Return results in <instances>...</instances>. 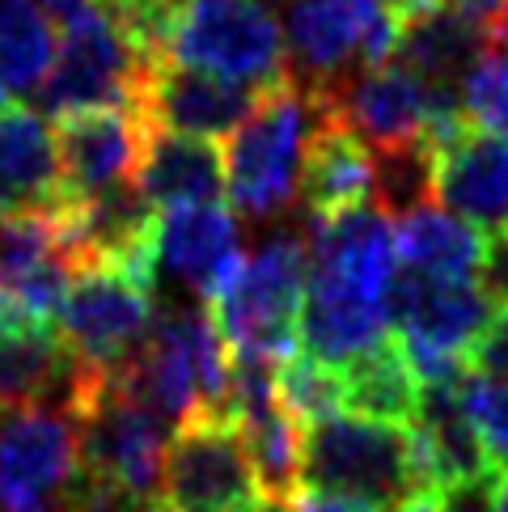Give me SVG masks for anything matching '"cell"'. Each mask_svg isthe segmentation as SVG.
I'll use <instances>...</instances> for the list:
<instances>
[{
	"instance_id": "52a82bcc",
	"label": "cell",
	"mask_w": 508,
	"mask_h": 512,
	"mask_svg": "<svg viewBox=\"0 0 508 512\" xmlns=\"http://www.w3.org/2000/svg\"><path fill=\"white\" fill-rule=\"evenodd\" d=\"M144 68L149 60L115 26V17L94 5L60 26V51L39 89V102L56 119L77 111H106V106H132L136 111Z\"/></svg>"
},
{
	"instance_id": "d4e9b609",
	"label": "cell",
	"mask_w": 508,
	"mask_h": 512,
	"mask_svg": "<svg viewBox=\"0 0 508 512\" xmlns=\"http://www.w3.org/2000/svg\"><path fill=\"white\" fill-rule=\"evenodd\" d=\"M458 402L475 436L483 441L487 457H492V466L508 474V377L470 373L458 386Z\"/></svg>"
},
{
	"instance_id": "44dd1931",
	"label": "cell",
	"mask_w": 508,
	"mask_h": 512,
	"mask_svg": "<svg viewBox=\"0 0 508 512\" xmlns=\"http://www.w3.org/2000/svg\"><path fill=\"white\" fill-rule=\"evenodd\" d=\"M343 390H348L352 415L381 419V424H403V428H411L420 419L424 386L415 377L398 335L377 343L373 352L356 356L352 364H343Z\"/></svg>"
},
{
	"instance_id": "e0dca14e",
	"label": "cell",
	"mask_w": 508,
	"mask_h": 512,
	"mask_svg": "<svg viewBox=\"0 0 508 512\" xmlns=\"http://www.w3.org/2000/svg\"><path fill=\"white\" fill-rule=\"evenodd\" d=\"M68 204L60 182L56 132L30 106L9 102L0 111V216L47 212Z\"/></svg>"
},
{
	"instance_id": "5bb4252c",
	"label": "cell",
	"mask_w": 508,
	"mask_h": 512,
	"mask_svg": "<svg viewBox=\"0 0 508 512\" xmlns=\"http://www.w3.org/2000/svg\"><path fill=\"white\" fill-rule=\"evenodd\" d=\"M98 373L72 356L51 322H17L0 331V415L26 407H77Z\"/></svg>"
},
{
	"instance_id": "ba28073f",
	"label": "cell",
	"mask_w": 508,
	"mask_h": 512,
	"mask_svg": "<svg viewBox=\"0 0 508 512\" xmlns=\"http://www.w3.org/2000/svg\"><path fill=\"white\" fill-rule=\"evenodd\" d=\"M153 288L115 263H81L60 305V335L85 369L115 373L153 331Z\"/></svg>"
},
{
	"instance_id": "8fae6325",
	"label": "cell",
	"mask_w": 508,
	"mask_h": 512,
	"mask_svg": "<svg viewBox=\"0 0 508 512\" xmlns=\"http://www.w3.org/2000/svg\"><path fill=\"white\" fill-rule=\"evenodd\" d=\"M144 136H149V123L132 106H106V111H77L56 119L60 182L68 204L136 182Z\"/></svg>"
},
{
	"instance_id": "603a6c76",
	"label": "cell",
	"mask_w": 508,
	"mask_h": 512,
	"mask_svg": "<svg viewBox=\"0 0 508 512\" xmlns=\"http://www.w3.org/2000/svg\"><path fill=\"white\" fill-rule=\"evenodd\" d=\"M276 394L280 407L297 419L301 428L331 419L339 411H348V390H343V369L322 364L314 356L297 352L293 360H284L276 369Z\"/></svg>"
},
{
	"instance_id": "484cf974",
	"label": "cell",
	"mask_w": 508,
	"mask_h": 512,
	"mask_svg": "<svg viewBox=\"0 0 508 512\" xmlns=\"http://www.w3.org/2000/svg\"><path fill=\"white\" fill-rule=\"evenodd\" d=\"M475 373H492V377H508V301L500 309V318L492 322V331L483 335L479 352H475Z\"/></svg>"
},
{
	"instance_id": "e575fe53",
	"label": "cell",
	"mask_w": 508,
	"mask_h": 512,
	"mask_svg": "<svg viewBox=\"0 0 508 512\" xmlns=\"http://www.w3.org/2000/svg\"><path fill=\"white\" fill-rule=\"evenodd\" d=\"M26 512H51V508H26Z\"/></svg>"
},
{
	"instance_id": "d6986e66",
	"label": "cell",
	"mask_w": 508,
	"mask_h": 512,
	"mask_svg": "<svg viewBox=\"0 0 508 512\" xmlns=\"http://www.w3.org/2000/svg\"><path fill=\"white\" fill-rule=\"evenodd\" d=\"M331 106V102H326ZM377 199V170L373 153L360 144L335 115H326L305 157L301 174V208L305 216H339L369 208Z\"/></svg>"
},
{
	"instance_id": "1f68e13d",
	"label": "cell",
	"mask_w": 508,
	"mask_h": 512,
	"mask_svg": "<svg viewBox=\"0 0 508 512\" xmlns=\"http://www.w3.org/2000/svg\"><path fill=\"white\" fill-rule=\"evenodd\" d=\"M492 43H496V47H508V9H504V17H500V26H496V34H492Z\"/></svg>"
},
{
	"instance_id": "836d02e7",
	"label": "cell",
	"mask_w": 508,
	"mask_h": 512,
	"mask_svg": "<svg viewBox=\"0 0 508 512\" xmlns=\"http://www.w3.org/2000/svg\"><path fill=\"white\" fill-rule=\"evenodd\" d=\"M5 106H9V98H5V89H0V111H5Z\"/></svg>"
},
{
	"instance_id": "2e32d148",
	"label": "cell",
	"mask_w": 508,
	"mask_h": 512,
	"mask_svg": "<svg viewBox=\"0 0 508 512\" xmlns=\"http://www.w3.org/2000/svg\"><path fill=\"white\" fill-rule=\"evenodd\" d=\"M398 267L415 280H441V284H475L487 280L492 267V237L466 225L441 204L415 208L394 225Z\"/></svg>"
},
{
	"instance_id": "ac0fdd59",
	"label": "cell",
	"mask_w": 508,
	"mask_h": 512,
	"mask_svg": "<svg viewBox=\"0 0 508 512\" xmlns=\"http://www.w3.org/2000/svg\"><path fill=\"white\" fill-rule=\"evenodd\" d=\"M136 187L161 212L216 204L225 195V153L216 149V140L149 127Z\"/></svg>"
},
{
	"instance_id": "4316f807",
	"label": "cell",
	"mask_w": 508,
	"mask_h": 512,
	"mask_svg": "<svg viewBox=\"0 0 508 512\" xmlns=\"http://www.w3.org/2000/svg\"><path fill=\"white\" fill-rule=\"evenodd\" d=\"M280 512H381V508H373L365 500H352V496H335V491H310V487H301Z\"/></svg>"
},
{
	"instance_id": "8992f818",
	"label": "cell",
	"mask_w": 508,
	"mask_h": 512,
	"mask_svg": "<svg viewBox=\"0 0 508 512\" xmlns=\"http://www.w3.org/2000/svg\"><path fill=\"white\" fill-rule=\"evenodd\" d=\"M166 60L246 89H271L293 77L284 26L263 0H187Z\"/></svg>"
},
{
	"instance_id": "cb8c5ba5",
	"label": "cell",
	"mask_w": 508,
	"mask_h": 512,
	"mask_svg": "<svg viewBox=\"0 0 508 512\" xmlns=\"http://www.w3.org/2000/svg\"><path fill=\"white\" fill-rule=\"evenodd\" d=\"M462 115L470 127H479L487 136L508 140V47H487L479 64L466 72L458 85Z\"/></svg>"
},
{
	"instance_id": "7402d4cb",
	"label": "cell",
	"mask_w": 508,
	"mask_h": 512,
	"mask_svg": "<svg viewBox=\"0 0 508 512\" xmlns=\"http://www.w3.org/2000/svg\"><path fill=\"white\" fill-rule=\"evenodd\" d=\"M51 60V22L39 0H0V89L39 94Z\"/></svg>"
},
{
	"instance_id": "f546056e",
	"label": "cell",
	"mask_w": 508,
	"mask_h": 512,
	"mask_svg": "<svg viewBox=\"0 0 508 512\" xmlns=\"http://www.w3.org/2000/svg\"><path fill=\"white\" fill-rule=\"evenodd\" d=\"M432 0H386V9L398 17V22H407V17H415L420 9H428Z\"/></svg>"
},
{
	"instance_id": "7c38bea8",
	"label": "cell",
	"mask_w": 508,
	"mask_h": 512,
	"mask_svg": "<svg viewBox=\"0 0 508 512\" xmlns=\"http://www.w3.org/2000/svg\"><path fill=\"white\" fill-rule=\"evenodd\" d=\"M242 254V221L225 204H195L161 212L157 221V271L191 292V301L212 305L233 284Z\"/></svg>"
},
{
	"instance_id": "d6a6232c",
	"label": "cell",
	"mask_w": 508,
	"mask_h": 512,
	"mask_svg": "<svg viewBox=\"0 0 508 512\" xmlns=\"http://www.w3.org/2000/svg\"><path fill=\"white\" fill-rule=\"evenodd\" d=\"M250 512H280V508H271V504H259V508H250Z\"/></svg>"
},
{
	"instance_id": "277c9868",
	"label": "cell",
	"mask_w": 508,
	"mask_h": 512,
	"mask_svg": "<svg viewBox=\"0 0 508 512\" xmlns=\"http://www.w3.org/2000/svg\"><path fill=\"white\" fill-rule=\"evenodd\" d=\"M301 483L310 491L365 500L381 512H398L407 500L424 496V479L415 466L411 428L381 424L352 411L305 428L301 436Z\"/></svg>"
},
{
	"instance_id": "6da1fadb",
	"label": "cell",
	"mask_w": 508,
	"mask_h": 512,
	"mask_svg": "<svg viewBox=\"0 0 508 512\" xmlns=\"http://www.w3.org/2000/svg\"><path fill=\"white\" fill-rule=\"evenodd\" d=\"M326 115H331L326 94L301 85L297 77L263 89L225 144V195L233 212L271 221L297 204L305 157Z\"/></svg>"
},
{
	"instance_id": "ffe728a7",
	"label": "cell",
	"mask_w": 508,
	"mask_h": 512,
	"mask_svg": "<svg viewBox=\"0 0 508 512\" xmlns=\"http://www.w3.org/2000/svg\"><path fill=\"white\" fill-rule=\"evenodd\" d=\"M487 47H492V34L487 30L462 22L458 13H449L441 5H428L403 22L394 56L420 81L441 85V89H458L462 77L479 64Z\"/></svg>"
},
{
	"instance_id": "3957f363",
	"label": "cell",
	"mask_w": 508,
	"mask_h": 512,
	"mask_svg": "<svg viewBox=\"0 0 508 512\" xmlns=\"http://www.w3.org/2000/svg\"><path fill=\"white\" fill-rule=\"evenodd\" d=\"M310 288V242L301 229H276L246 254L233 284L212 301V318L233 360H259L280 369L297 356L301 309Z\"/></svg>"
},
{
	"instance_id": "83f0119b",
	"label": "cell",
	"mask_w": 508,
	"mask_h": 512,
	"mask_svg": "<svg viewBox=\"0 0 508 512\" xmlns=\"http://www.w3.org/2000/svg\"><path fill=\"white\" fill-rule=\"evenodd\" d=\"M432 5H441V9H449V13H458L462 22L479 26V30H487V34H496L500 17H504V9H508V0H432Z\"/></svg>"
},
{
	"instance_id": "4dcf8cb0",
	"label": "cell",
	"mask_w": 508,
	"mask_h": 512,
	"mask_svg": "<svg viewBox=\"0 0 508 512\" xmlns=\"http://www.w3.org/2000/svg\"><path fill=\"white\" fill-rule=\"evenodd\" d=\"M487 512H508V474H500L496 487H492V508Z\"/></svg>"
},
{
	"instance_id": "f1b7e54d",
	"label": "cell",
	"mask_w": 508,
	"mask_h": 512,
	"mask_svg": "<svg viewBox=\"0 0 508 512\" xmlns=\"http://www.w3.org/2000/svg\"><path fill=\"white\" fill-rule=\"evenodd\" d=\"M398 512H449L445 504H441V496H437V491H424V496H415V500H407L403 508H398Z\"/></svg>"
},
{
	"instance_id": "30bf717a",
	"label": "cell",
	"mask_w": 508,
	"mask_h": 512,
	"mask_svg": "<svg viewBox=\"0 0 508 512\" xmlns=\"http://www.w3.org/2000/svg\"><path fill=\"white\" fill-rule=\"evenodd\" d=\"M77 470V419L68 407L0 415V512L43 508V500L64 496Z\"/></svg>"
},
{
	"instance_id": "4fadbf2b",
	"label": "cell",
	"mask_w": 508,
	"mask_h": 512,
	"mask_svg": "<svg viewBox=\"0 0 508 512\" xmlns=\"http://www.w3.org/2000/svg\"><path fill=\"white\" fill-rule=\"evenodd\" d=\"M259 94L263 89L233 85L225 77H212V72H199L174 60H153L144 68L136 111L149 127L216 140V136H229L250 115Z\"/></svg>"
},
{
	"instance_id": "7a4b0ae2",
	"label": "cell",
	"mask_w": 508,
	"mask_h": 512,
	"mask_svg": "<svg viewBox=\"0 0 508 512\" xmlns=\"http://www.w3.org/2000/svg\"><path fill=\"white\" fill-rule=\"evenodd\" d=\"M123 386L149 407L161 424L187 419H233L229 386H233V356L216 331L212 309L199 301L170 305L153 318L144 347L119 369Z\"/></svg>"
},
{
	"instance_id": "9a60e30c",
	"label": "cell",
	"mask_w": 508,
	"mask_h": 512,
	"mask_svg": "<svg viewBox=\"0 0 508 512\" xmlns=\"http://www.w3.org/2000/svg\"><path fill=\"white\" fill-rule=\"evenodd\" d=\"M437 204L487 237L508 233V140L458 127L437 149Z\"/></svg>"
},
{
	"instance_id": "9c48e42d",
	"label": "cell",
	"mask_w": 508,
	"mask_h": 512,
	"mask_svg": "<svg viewBox=\"0 0 508 512\" xmlns=\"http://www.w3.org/2000/svg\"><path fill=\"white\" fill-rule=\"evenodd\" d=\"M161 504L174 512H250L267 504L233 419L204 415L174 432L161 470Z\"/></svg>"
},
{
	"instance_id": "5b68a950",
	"label": "cell",
	"mask_w": 508,
	"mask_h": 512,
	"mask_svg": "<svg viewBox=\"0 0 508 512\" xmlns=\"http://www.w3.org/2000/svg\"><path fill=\"white\" fill-rule=\"evenodd\" d=\"M77 419L81 470L89 479L115 487L136 508L161 500V470H166V424L123 386L119 369L98 373L72 407Z\"/></svg>"
}]
</instances>
